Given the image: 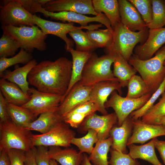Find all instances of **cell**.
I'll return each instance as SVG.
<instances>
[{
	"label": "cell",
	"instance_id": "7c38bea8",
	"mask_svg": "<svg viewBox=\"0 0 165 165\" xmlns=\"http://www.w3.org/2000/svg\"><path fill=\"white\" fill-rule=\"evenodd\" d=\"M118 122L115 112L100 116L94 113L87 116L79 127V132L85 133L90 129L97 133L98 141L104 140L110 136V132L114 125Z\"/></svg>",
	"mask_w": 165,
	"mask_h": 165
},
{
	"label": "cell",
	"instance_id": "f1b7e54d",
	"mask_svg": "<svg viewBox=\"0 0 165 165\" xmlns=\"http://www.w3.org/2000/svg\"><path fill=\"white\" fill-rule=\"evenodd\" d=\"M137 72L121 54L116 53L113 63V73L114 76L118 80L122 88L127 86L130 79L136 75Z\"/></svg>",
	"mask_w": 165,
	"mask_h": 165
},
{
	"label": "cell",
	"instance_id": "603a6c76",
	"mask_svg": "<svg viewBox=\"0 0 165 165\" xmlns=\"http://www.w3.org/2000/svg\"><path fill=\"white\" fill-rule=\"evenodd\" d=\"M96 111L98 109L96 105L89 101L75 108L63 116L62 119L72 127L77 128L87 116Z\"/></svg>",
	"mask_w": 165,
	"mask_h": 165
},
{
	"label": "cell",
	"instance_id": "d6a6232c",
	"mask_svg": "<svg viewBox=\"0 0 165 165\" xmlns=\"http://www.w3.org/2000/svg\"><path fill=\"white\" fill-rule=\"evenodd\" d=\"M126 97L136 99L149 93L147 86L141 76L135 75L129 81Z\"/></svg>",
	"mask_w": 165,
	"mask_h": 165
},
{
	"label": "cell",
	"instance_id": "d4e9b609",
	"mask_svg": "<svg viewBox=\"0 0 165 165\" xmlns=\"http://www.w3.org/2000/svg\"><path fill=\"white\" fill-rule=\"evenodd\" d=\"M49 150L51 159L61 165H80L82 162L83 154L73 148L52 146L49 147Z\"/></svg>",
	"mask_w": 165,
	"mask_h": 165
},
{
	"label": "cell",
	"instance_id": "4dcf8cb0",
	"mask_svg": "<svg viewBox=\"0 0 165 165\" xmlns=\"http://www.w3.org/2000/svg\"><path fill=\"white\" fill-rule=\"evenodd\" d=\"M112 143V138L110 136L107 139L98 141L88 157L93 165H109L108 154Z\"/></svg>",
	"mask_w": 165,
	"mask_h": 165
},
{
	"label": "cell",
	"instance_id": "f6af8a7d",
	"mask_svg": "<svg viewBox=\"0 0 165 165\" xmlns=\"http://www.w3.org/2000/svg\"><path fill=\"white\" fill-rule=\"evenodd\" d=\"M7 152L11 165H24L25 152L15 149H11Z\"/></svg>",
	"mask_w": 165,
	"mask_h": 165
},
{
	"label": "cell",
	"instance_id": "1f68e13d",
	"mask_svg": "<svg viewBox=\"0 0 165 165\" xmlns=\"http://www.w3.org/2000/svg\"><path fill=\"white\" fill-rule=\"evenodd\" d=\"M91 42L97 47L108 49L112 44L113 33L108 29L87 30L86 32Z\"/></svg>",
	"mask_w": 165,
	"mask_h": 165
},
{
	"label": "cell",
	"instance_id": "44dd1931",
	"mask_svg": "<svg viewBox=\"0 0 165 165\" xmlns=\"http://www.w3.org/2000/svg\"><path fill=\"white\" fill-rule=\"evenodd\" d=\"M37 64L36 60L33 59L28 64L22 67H16L13 71L6 70L0 75V78L16 84L24 93L29 94L30 88L28 81V75Z\"/></svg>",
	"mask_w": 165,
	"mask_h": 165
},
{
	"label": "cell",
	"instance_id": "d590c367",
	"mask_svg": "<svg viewBox=\"0 0 165 165\" xmlns=\"http://www.w3.org/2000/svg\"><path fill=\"white\" fill-rule=\"evenodd\" d=\"M68 34L75 44L76 50L92 53L97 48L89 39L86 32L82 29L73 30Z\"/></svg>",
	"mask_w": 165,
	"mask_h": 165
},
{
	"label": "cell",
	"instance_id": "d6986e66",
	"mask_svg": "<svg viewBox=\"0 0 165 165\" xmlns=\"http://www.w3.org/2000/svg\"><path fill=\"white\" fill-rule=\"evenodd\" d=\"M92 86L75 85L58 107V111L62 117L78 105L90 101Z\"/></svg>",
	"mask_w": 165,
	"mask_h": 165
},
{
	"label": "cell",
	"instance_id": "8992f818",
	"mask_svg": "<svg viewBox=\"0 0 165 165\" xmlns=\"http://www.w3.org/2000/svg\"><path fill=\"white\" fill-rule=\"evenodd\" d=\"M31 131L19 126L11 120L0 122V151L12 149L28 151L34 147Z\"/></svg>",
	"mask_w": 165,
	"mask_h": 165
},
{
	"label": "cell",
	"instance_id": "2e32d148",
	"mask_svg": "<svg viewBox=\"0 0 165 165\" xmlns=\"http://www.w3.org/2000/svg\"><path fill=\"white\" fill-rule=\"evenodd\" d=\"M133 133L128 141L127 146L136 143L143 144L151 139L165 135L164 125L145 123L140 119H133Z\"/></svg>",
	"mask_w": 165,
	"mask_h": 165
},
{
	"label": "cell",
	"instance_id": "52a82bcc",
	"mask_svg": "<svg viewBox=\"0 0 165 165\" xmlns=\"http://www.w3.org/2000/svg\"><path fill=\"white\" fill-rule=\"evenodd\" d=\"M69 125L62 120L57 123L47 132L40 134L32 135L34 147L44 146H57L69 148L76 134Z\"/></svg>",
	"mask_w": 165,
	"mask_h": 165
},
{
	"label": "cell",
	"instance_id": "7bdbcfd3",
	"mask_svg": "<svg viewBox=\"0 0 165 165\" xmlns=\"http://www.w3.org/2000/svg\"><path fill=\"white\" fill-rule=\"evenodd\" d=\"M35 147V159L38 165H50L51 159L48 147L38 146Z\"/></svg>",
	"mask_w": 165,
	"mask_h": 165
},
{
	"label": "cell",
	"instance_id": "7dc6e473",
	"mask_svg": "<svg viewBox=\"0 0 165 165\" xmlns=\"http://www.w3.org/2000/svg\"><path fill=\"white\" fill-rule=\"evenodd\" d=\"M36 147L25 152L24 165H38L35 159Z\"/></svg>",
	"mask_w": 165,
	"mask_h": 165
},
{
	"label": "cell",
	"instance_id": "db71d44e",
	"mask_svg": "<svg viewBox=\"0 0 165 165\" xmlns=\"http://www.w3.org/2000/svg\"><path fill=\"white\" fill-rule=\"evenodd\" d=\"M162 50H165V46H163L162 49H161Z\"/></svg>",
	"mask_w": 165,
	"mask_h": 165
},
{
	"label": "cell",
	"instance_id": "ffe728a7",
	"mask_svg": "<svg viewBox=\"0 0 165 165\" xmlns=\"http://www.w3.org/2000/svg\"><path fill=\"white\" fill-rule=\"evenodd\" d=\"M133 126V119L129 116L121 126L113 127L110 132V136L112 139V149L127 154L126 146Z\"/></svg>",
	"mask_w": 165,
	"mask_h": 165
},
{
	"label": "cell",
	"instance_id": "4316f807",
	"mask_svg": "<svg viewBox=\"0 0 165 165\" xmlns=\"http://www.w3.org/2000/svg\"><path fill=\"white\" fill-rule=\"evenodd\" d=\"M155 138L147 143L140 145L134 144L127 145L129 149L128 153L133 159L144 160L153 165H164L159 160L155 152Z\"/></svg>",
	"mask_w": 165,
	"mask_h": 165
},
{
	"label": "cell",
	"instance_id": "816d5d0a",
	"mask_svg": "<svg viewBox=\"0 0 165 165\" xmlns=\"http://www.w3.org/2000/svg\"><path fill=\"white\" fill-rule=\"evenodd\" d=\"M82 165H93L88 159V157L85 154H83V157L82 162Z\"/></svg>",
	"mask_w": 165,
	"mask_h": 165
},
{
	"label": "cell",
	"instance_id": "8fae6325",
	"mask_svg": "<svg viewBox=\"0 0 165 165\" xmlns=\"http://www.w3.org/2000/svg\"><path fill=\"white\" fill-rule=\"evenodd\" d=\"M28 94L30 100L22 106L29 110L35 116L57 109L63 102L64 95L40 92L34 87L30 88Z\"/></svg>",
	"mask_w": 165,
	"mask_h": 165
},
{
	"label": "cell",
	"instance_id": "ac0fdd59",
	"mask_svg": "<svg viewBox=\"0 0 165 165\" xmlns=\"http://www.w3.org/2000/svg\"><path fill=\"white\" fill-rule=\"evenodd\" d=\"M121 22L130 30L136 32L148 28L134 6L128 0H118Z\"/></svg>",
	"mask_w": 165,
	"mask_h": 165
},
{
	"label": "cell",
	"instance_id": "9a60e30c",
	"mask_svg": "<svg viewBox=\"0 0 165 165\" xmlns=\"http://www.w3.org/2000/svg\"><path fill=\"white\" fill-rule=\"evenodd\" d=\"M122 88L119 82L105 81L97 83L92 86L90 101L96 105L98 111L103 115L108 114L104 105L108 100V97L116 90L121 96L123 94Z\"/></svg>",
	"mask_w": 165,
	"mask_h": 165
},
{
	"label": "cell",
	"instance_id": "b9f144b4",
	"mask_svg": "<svg viewBox=\"0 0 165 165\" xmlns=\"http://www.w3.org/2000/svg\"><path fill=\"white\" fill-rule=\"evenodd\" d=\"M110 152L111 157L109 162L110 165H140L129 154L124 153L112 148Z\"/></svg>",
	"mask_w": 165,
	"mask_h": 165
},
{
	"label": "cell",
	"instance_id": "11a10c76",
	"mask_svg": "<svg viewBox=\"0 0 165 165\" xmlns=\"http://www.w3.org/2000/svg\"><path fill=\"white\" fill-rule=\"evenodd\" d=\"M163 65L165 66V61L163 62Z\"/></svg>",
	"mask_w": 165,
	"mask_h": 165
},
{
	"label": "cell",
	"instance_id": "277c9868",
	"mask_svg": "<svg viewBox=\"0 0 165 165\" xmlns=\"http://www.w3.org/2000/svg\"><path fill=\"white\" fill-rule=\"evenodd\" d=\"M1 28L3 33L14 39L21 48L27 52L32 53L35 49L43 52L47 48L45 40L47 36L37 26H1Z\"/></svg>",
	"mask_w": 165,
	"mask_h": 165
},
{
	"label": "cell",
	"instance_id": "ab89813d",
	"mask_svg": "<svg viewBox=\"0 0 165 165\" xmlns=\"http://www.w3.org/2000/svg\"><path fill=\"white\" fill-rule=\"evenodd\" d=\"M20 48L16 41L3 33L0 38V58L14 56Z\"/></svg>",
	"mask_w": 165,
	"mask_h": 165
},
{
	"label": "cell",
	"instance_id": "f5cc1de1",
	"mask_svg": "<svg viewBox=\"0 0 165 165\" xmlns=\"http://www.w3.org/2000/svg\"><path fill=\"white\" fill-rule=\"evenodd\" d=\"M50 165H58L56 161L55 160L51 159L50 161Z\"/></svg>",
	"mask_w": 165,
	"mask_h": 165
},
{
	"label": "cell",
	"instance_id": "7402d4cb",
	"mask_svg": "<svg viewBox=\"0 0 165 165\" xmlns=\"http://www.w3.org/2000/svg\"><path fill=\"white\" fill-rule=\"evenodd\" d=\"M66 51L70 53L72 57V68L70 81L65 97L73 86L80 79L84 66L92 53L81 52L73 47H65Z\"/></svg>",
	"mask_w": 165,
	"mask_h": 165
},
{
	"label": "cell",
	"instance_id": "4fadbf2b",
	"mask_svg": "<svg viewBox=\"0 0 165 165\" xmlns=\"http://www.w3.org/2000/svg\"><path fill=\"white\" fill-rule=\"evenodd\" d=\"M37 12L42 13L46 17H50L51 19L60 20L64 22L76 23L81 26L86 27L89 23L93 22H99L105 26L110 31L113 33L109 20L103 13H99L94 17H89L79 13L70 11L52 12L48 11L42 7L39 8Z\"/></svg>",
	"mask_w": 165,
	"mask_h": 165
},
{
	"label": "cell",
	"instance_id": "ba28073f",
	"mask_svg": "<svg viewBox=\"0 0 165 165\" xmlns=\"http://www.w3.org/2000/svg\"><path fill=\"white\" fill-rule=\"evenodd\" d=\"M1 2L0 23L1 26L35 25L33 15L24 8L18 0H4Z\"/></svg>",
	"mask_w": 165,
	"mask_h": 165
},
{
	"label": "cell",
	"instance_id": "ee69618b",
	"mask_svg": "<svg viewBox=\"0 0 165 165\" xmlns=\"http://www.w3.org/2000/svg\"><path fill=\"white\" fill-rule=\"evenodd\" d=\"M24 8L32 15L35 14L37 9L42 7L50 0H18Z\"/></svg>",
	"mask_w": 165,
	"mask_h": 165
},
{
	"label": "cell",
	"instance_id": "74e56055",
	"mask_svg": "<svg viewBox=\"0 0 165 165\" xmlns=\"http://www.w3.org/2000/svg\"><path fill=\"white\" fill-rule=\"evenodd\" d=\"M158 102L154 105L141 118L143 122L153 124L158 118L165 116V91Z\"/></svg>",
	"mask_w": 165,
	"mask_h": 165
},
{
	"label": "cell",
	"instance_id": "cb8c5ba5",
	"mask_svg": "<svg viewBox=\"0 0 165 165\" xmlns=\"http://www.w3.org/2000/svg\"><path fill=\"white\" fill-rule=\"evenodd\" d=\"M0 89L7 102L17 105L22 106L31 99L30 95L24 93L17 85L2 78Z\"/></svg>",
	"mask_w": 165,
	"mask_h": 165
},
{
	"label": "cell",
	"instance_id": "8d00e7d4",
	"mask_svg": "<svg viewBox=\"0 0 165 165\" xmlns=\"http://www.w3.org/2000/svg\"><path fill=\"white\" fill-rule=\"evenodd\" d=\"M33 59L31 53L21 48L18 53L11 57L0 58V75L10 66L18 64L25 65Z\"/></svg>",
	"mask_w": 165,
	"mask_h": 165
},
{
	"label": "cell",
	"instance_id": "7a4b0ae2",
	"mask_svg": "<svg viewBox=\"0 0 165 165\" xmlns=\"http://www.w3.org/2000/svg\"><path fill=\"white\" fill-rule=\"evenodd\" d=\"M116 55V53H111L99 57L92 52L84 66L80 80L76 84L91 86L102 81L119 82L111 68Z\"/></svg>",
	"mask_w": 165,
	"mask_h": 165
},
{
	"label": "cell",
	"instance_id": "e0dca14e",
	"mask_svg": "<svg viewBox=\"0 0 165 165\" xmlns=\"http://www.w3.org/2000/svg\"><path fill=\"white\" fill-rule=\"evenodd\" d=\"M165 43V27L149 29L146 40L136 47L134 54L141 60L149 59Z\"/></svg>",
	"mask_w": 165,
	"mask_h": 165
},
{
	"label": "cell",
	"instance_id": "83f0119b",
	"mask_svg": "<svg viewBox=\"0 0 165 165\" xmlns=\"http://www.w3.org/2000/svg\"><path fill=\"white\" fill-rule=\"evenodd\" d=\"M94 9L98 14L104 13L113 29L121 22L118 0H92Z\"/></svg>",
	"mask_w": 165,
	"mask_h": 165
},
{
	"label": "cell",
	"instance_id": "9c48e42d",
	"mask_svg": "<svg viewBox=\"0 0 165 165\" xmlns=\"http://www.w3.org/2000/svg\"><path fill=\"white\" fill-rule=\"evenodd\" d=\"M33 20L35 25L41 28L43 34L45 35L51 34L61 38L66 43L65 47H73L74 42L68 38L67 35L73 30L79 29H86L87 30L98 29L102 27L101 24H90L86 27H77L72 23H63L55 22L44 19L39 16L33 15Z\"/></svg>",
	"mask_w": 165,
	"mask_h": 165
},
{
	"label": "cell",
	"instance_id": "6da1fadb",
	"mask_svg": "<svg viewBox=\"0 0 165 165\" xmlns=\"http://www.w3.org/2000/svg\"><path fill=\"white\" fill-rule=\"evenodd\" d=\"M72 61L66 57L36 64L28 76L29 84L41 92L64 95L70 81Z\"/></svg>",
	"mask_w": 165,
	"mask_h": 165
},
{
	"label": "cell",
	"instance_id": "60d3db41",
	"mask_svg": "<svg viewBox=\"0 0 165 165\" xmlns=\"http://www.w3.org/2000/svg\"><path fill=\"white\" fill-rule=\"evenodd\" d=\"M136 8L147 26L151 23L152 18L151 0H128Z\"/></svg>",
	"mask_w": 165,
	"mask_h": 165
},
{
	"label": "cell",
	"instance_id": "3957f363",
	"mask_svg": "<svg viewBox=\"0 0 165 165\" xmlns=\"http://www.w3.org/2000/svg\"><path fill=\"white\" fill-rule=\"evenodd\" d=\"M165 50L161 49L154 57L147 60H141L133 54L128 62L139 73L152 94L165 78Z\"/></svg>",
	"mask_w": 165,
	"mask_h": 165
},
{
	"label": "cell",
	"instance_id": "bcb514c9",
	"mask_svg": "<svg viewBox=\"0 0 165 165\" xmlns=\"http://www.w3.org/2000/svg\"><path fill=\"white\" fill-rule=\"evenodd\" d=\"M7 101L0 91V122L11 120L7 108Z\"/></svg>",
	"mask_w": 165,
	"mask_h": 165
},
{
	"label": "cell",
	"instance_id": "836d02e7",
	"mask_svg": "<svg viewBox=\"0 0 165 165\" xmlns=\"http://www.w3.org/2000/svg\"><path fill=\"white\" fill-rule=\"evenodd\" d=\"M98 141L97 132L93 129H90L87 130V133L85 136L80 138H74L71 143L77 146L80 152L90 154L94 148V144Z\"/></svg>",
	"mask_w": 165,
	"mask_h": 165
},
{
	"label": "cell",
	"instance_id": "e575fe53",
	"mask_svg": "<svg viewBox=\"0 0 165 165\" xmlns=\"http://www.w3.org/2000/svg\"><path fill=\"white\" fill-rule=\"evenodd\" d=\"M152 18L148 26L149 29L160 28L165 26V0H151Z\"/></svg>",
	"mask_w": 165,
	"mask_h": 165
},
{
	"label": "cell",
	"instance_id": "5b68a950",
	"mask_svg": "<svg viewBox=\"0 0 165 165\" xmlns=\"http://www.w3.org/2000/svg\"><path fill=\"white\" fill-rule=\"evenodd\" d=\"M113 38L110 47L105 50L107 54L119 53L128 62L134 47L139 42H145L148 36V28L138 32L128 29L121 22L113 29Z\"/></svg>",
	"mask_w": 165,
	"mask_h": 165
},
{
	"label": "cell",
	"instance_id": "5bb4252c",
	"mask_svg": "<svg viewBox=\"0 0 165 165\" xmlns=\"http://www.w3.org/2000/svg\"><path fill=\"white\" fill-rule=\"evenodd\" d=\"M42 8L52 12L70 11L95 16L98 14L94 10L92 0H50Z\"/></svg>",
	"mask_w": 165,
	"mask_h": 165
},
{
	"label": "cell",
	"instance_id": "f35d334b",
	"mask_svg": "<svg viewBox=\"0 0 165 165\" xmlns=\"http://www.w3.org/2000/svg\"><path fill=\"white\" fill-rule=\"evenodd\" d=\"M165 91V78L157 90L153 94L145 104L141 108L133 112L129 116L134 120L140 119L154 105L160 96Z\"/></svg>",
	"mask_w": 165,
	"mask_h": 165
},
{
	"label": "cell",
	"instance_id": "f907efd6",
	"mask_svg": "<svg viewBox=\"0 0 165 165\" xmlns=\"http://www.w3.org/2000/svg\"><path fill=\"white\" fill-rule=\"evenodd\" d=\"M153 124L163 125L165 126V116L157 118Z\"/></svg>",
	"mask_w": 165,
	"mask_h": 165
},
{
	"label": "cell",
	"instance_id": "681fc988",
	"mask_svg": "<svg viewBox=\"0 0 165 165\" xmlns=\"http://www.w3.org/2000/svg\"><path fill=\"white\" fill-rule=\"evenodd\" d=\"M0 165H11L7 151H0Z\"/></svg>",
	"mask_w": 165,
	"mask_h": 165
},
{
	"label": "cell",
	"instance_id": "484cf974",
	"mask_svg": "<svg viewBox=\"0 0 165 165\" xmlns=\"http://www.w3.org/2000/svg\"><path fill=\"white\" fill-rule=\"evenodd\" d=\"M58 108L40 114L37 119L23 128L31 131H38L41 134L47 132L57 123L62 120Z\"/></svg>",
	"mask_w": 165,
	"mask_h": 165
},
{
	"label": "cell",
	"instance_id": "f546056e",
	"mask_svg": "<svg viewBox=\"0 0 165 165\" xmlns=\"http://www.w3.org/2000/svg\"><path fill=\"white\" fill-rule=\"evenodd\" d=\"M7 108L11 121L21 127L33 122L37 117L27 108L7 102Z\"/></svg>",
	"mask_w": 165,
	"mask_h": 165
},
{
	"label": "cell",
	"instance_id": "30bf717a",
	"mask_svg": "<svg viewBox=\"0 0 165 165\" xmlns=\"http://www.w3.org/2000/svg\"><path fill=\"white\" fill-rule=\"evenodd\" d=\"M152 94L148 93L139 98L133 99L122 97L116 90L105 104V108H112L118 119L119 126L133 112L141 108L147 102Z\"/></svg>",
	"mask_w": 165,
	"mask_h": 165
},
{
	"label": "cell",
	"instance_id": "c3c4849f",
	"mask_svg": "<svg viewBox=\"0 0 165 165\" xmlns=\"http://www.w3.org/2000/svg\"><path fill=\"white\" fill-rule=\"evenodd\" d=\"M155 147L158 150L164 165H165V141L158 140L156 138Z\"/></svg>",
	"mask_w": 165,
	"mask_h": 165
}]
</instances>
